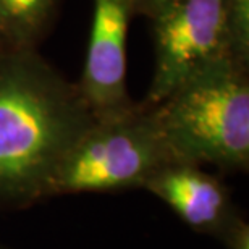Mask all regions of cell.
<instances>
[{
	"label": "cell",
	"mask_w": 249,
	"mask_h": 249,
	"mask_svg": "<svg viewBox=\"0 0 249 249\" xmlns=\"http://www.w3.org/2000/svg\"><path fill=\"white\" fill-rule=\"evenodd\" d=\"M94 122L76 83L37 49L0 51V209L46 199L53 172Z\"/></svg>",
	"instance_id": "1"
},
{
	"label": "cell",
	"mask_w": 249,
	"mask_h": 249,
	"mask_svg": "<svg viewBox=\"0 0 249 249\" xmlns=\"http://www.w3.org/2000/svg\"><path fill=\"white\" fill-rule=\"evenodd\" d=\"M151 107L173 160L225 172L249 168L248 67L218 58Z\"/></svg>",
	"instance_id": "2"
},
{
	"label": "cell",
	"mask_w": 249,
	"mask_h": 249,
	"mask_svg": "<svg viewBox=\"0 0 249 249\" xmlns=\"http://www.w3.org/2000/svg\"><path fill=\"white\" fill-rule=\"evenodd\" d=\"M173 157L151 106L99 120L78 139L47 183L46 199L142 188Z\"/></svg>",
	"instance_id": "3"
},
{
	"label": "cell",
	"mask_w": 249,
	"mask_h": 249,
	"mask_svg": "<svg viewBox=\"0 0 249 249\" xmlns=\"http://www.w3.org/2000/svg\"><path fill=\"white\" fill-rule=\"evenodd\" d=\"M154 71L144 97L154 106L199 68L227 57L225 0H157L147 13Z\"/></svg>",
	"instance_id": "4"
},
{
	"label": "cell",
	"mask_w": 249,
	"mask_h": 249,
	"mask_svg": "<svg viewBox=\"0 0 249 249\" xmlns=\"http://www.w3.org/2000/svg\"><path fill=\"white\" fill-rule=\"evenodd\" d=\"M134 17L124 0H94L91 34L81 78L76 81L94 120H108L133 110L128 92V28Z\"/></svg>",
	"instance_id": "5"
},
{
	"label": "cell",
	"mask_w": 249,
	"mask_h": 249,
	"mask_svg": "<svg viewBox=\"0 0 249 249\" xmlns=\"http://www.w3.org/2000/svg\"><path fill=\"white\" fill-rule=\"evenodd\" d=\"M142 189L165 202L193 230L222 243L243 220L230 189L202 165L173 160L159 168Z\"/></svg>",
	"instance_id": "6"
},
{
	"label": "cell",
	"mask_w": 249,
	"mask_h": 249,
	"mask_svg": "<svg viewBox=\"0 0 249 249\" xmlns=\"http://www.w3.org/2000/svg\"><path fill=\"white\" fill-rule=\"evenodd\" d=\"M62 0H0V42L5 49H37Z\"/></svg>",
	"instance_id": "7"
},
{
	"label": "cell",
	"mask_w": 249,
	"mask_h": 249,
	"mask_svg": "<svg viewBox=\"0 0 249 249\" xmlns=\"http://www.w3.org/2000/svg\"><path fill=\"white\" fill-rule=\"evenodd\" d=\"M227 57L249 67V0H225Z\"/></svg>",
	"instance_id": "8"
},
{
	"label": "cell",
	"mask_w": 249,
	"mask_h": 249,
	"mask_svg": "<svg viewBox=\"0 0 249 249\" xmlns=\"http://www.w3.org/2000/svg\"><path fill=\"white\" fill-rule=\"evenodd\" d=\"M223 245L228 249H249V223L245 218L235 227Z\"/></svg>",
	"instance_id": "9"
},
{
	"label": "cell",
	"mask_w": 249,
	"mask_h": 249,
	"mask_svg": "<svg viewBox=\"0 0 249 249\" xmlns=\"http://www.w3.org/2000/svg\"><path fill=\"white\" fill-rule=\"evenodd\" d=\"M124 2L131 7L133 15H144V17H147V13L152 10L157 0H124Z\"/></svg>",
	"instance_id": "10"
},
{
	"label": "cell",
	"mask_w": 249,
	"mask_h": 249,
	"mask_svg": "<svg viewBox=\"0 0 249 249\" xmlns=\"http://www.w3.org/2000/svg\"><path fill=\"white\" fill-rule=\"evenodd\" d=\"M3 49H5V47L2 46V42H0V51H3Z\"/></svg>",
	"instance_id": "11"
},
{
	"label": "cell",
	"mask_w": 249,
	"mask_h": 249,
	"mask_svg": "<svg viewBox=\"0 0 249 249\" xmlns=\"http://www.w3.org/2000/svg\"><path fill=\"white\" fill-rule=\"evenodd\" d=\"M0 249H7V248H3V246H0Z\"/></svg>",
	"instance_id": "12"
}]
</instances>
